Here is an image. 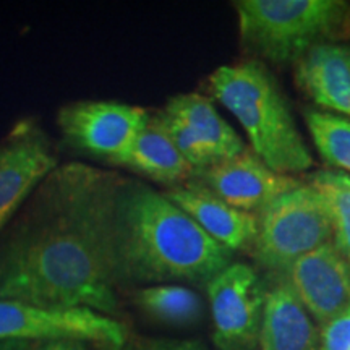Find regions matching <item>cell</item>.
Here are the masks:
<instances>
[{"instance_id":"obj_1","label":"cell","mask_w":350,"mask_h":350,"mask_svg":"<svg viewBox=\"0 0 350 350\" xmlns=\"http://www.w3.org/2000/svg\"><path fill=\"white\" fill-rule=\"evenodd\" d=\"M125 178L59 164L0 232V300L119 313L112 227Z\"/></svg>"},{"instance_id":"obj_2","label":"cell","mask_w":350,"mask_h":350,"mask_svg":"<svg viewBox=\"0 0 350 350\" xmlns=\"http://www.w3.org/2000/svg\"><path fill=\"white\" fill-rule=\"evenodd\" d=\"M112 261L117 284H208L230 265L232 252L164 191L125 178L113 214Z\"/></svg>"},{"instance_id":"obj_3","label":"cell","mask_w":350,"mask_h":350,"mask_svg":"<svg viewBox=\"0 0 350 350\" xmlns=\"http://www.w3.org/2000/svg\"><path fill=\"white\" fill-rule=\"evenodd\" d=\"M208 90L243 126L252 151L269 169L291 175L312 167L313 157L265 64L243 60L217 67L208 78Z\"/></svg>"},{"instance_id":"obj_4","label":"cell","mask_w":350,"mask_h":350,"mask_svg":"<svg viewBox=\"0 0 350 350\" xmlns=\"http://www.w3.org/2000/svg\"><path fill=\"white\" fill-rule=\"evenodd\" d=\"M242 46L273 64H295L325 42L350 39L349 0H239Z\"/></svg>"},{"instance_id":"obj_5","label":"cell","mask_w":350,"mask_h":350,"mask_svg":"<svg viewBox=\"0 0 350 350\" xmlns=\"http://www.w3.org/2000/svg\"><path fill=\"white\" fill-rule=\"evenodd\" d=\"M253 258L261 269L284 275L297 260L332 240L327 206L312 185L300 183L256 216Z\"/></svg>"},{"instance_id":"obj_6","label":"cell","mask_w":350,"mask_h":350,"mask_svg":"<svg viewBox=\"0 0 350 350\" xmlns=\"http://www.w3.org/2000/svg\"><path fill=\"white\" fill-rule=\"evenodd\" d=\"M77 339L100 347L122 349L126 327L116 318L90 308L42 306L18 300H0V342H47Z\"/></svg>"},{"instance_id":"obj_7","label":"cell","mask_w":350,"mask_h":350,"mask_svg":"<svg viewBox=\"0 0 350 350\" xmlns=\"http://www.w3.org/2000/svg\"><path fill=\"white\" fill-rule=\"evenodd\" d=\"M146 109L119 100H75L57 112L64 143L81 154L116 163L146 124Z\"/></svg>"},{"instance_id":"obj_8","label":"cell","mask_w":350,"mask_h":350,"mask_svg":"<svg viewBox=\"0 0 350 350\" xmlns=\"http://www.w3.org/2000/svg\"><path fill=\"white\" fill-rule=\"evenodd\" d=\"M159 113L177 150L195 172L245 151L242 138L219 116L206 96L177 94L167 100Z\"/></svg>"},{"instance_id":"obj_9","label":"cell","mask_w":350,"mask_h":350,"mask_svg":"<svg viewBox=\"0 0 350 350\" xmlns=\"http://www.w3.org/2000/svg\"><path fill=\"white\" fill-rule=\"evenodd\" d=\"M214 325V342L221 350H252L260 339L266 288L256 271L230 262L206 284Z\"/></svg>"},{"instance_id":"obj_10","label":"cell","mask_w":350,"mask_h":350,"mask_svg":"<svg viewBox=\"0 0 350 350\" xmlns=\"http://www.w3.org/2000/svg\"><path fill=\"white\" fill-rule=\"evenodd\" d=\"M54 143L36 119H21L0 138V232L54 170Z\"/></svg>"},{"instance_id":"obj_11","label":"cell","mask_w":350,"mask_h":350,"mask_svg":"<svg viewBox=\"0 0 350 350\" xmlns=\"http://www.w3.org/2000/svg\"><path fill=\"white\" fill-rule=\"evenodd\" d=\"M195 180L230 206L250 214H260L279 196L300 185L291 175L274 172L248 150L200 170Z\"/></svg>"},{"instance_id":"obj_12","label":"cell","mask_w":350,"mask_h":350,"mask_svg":"<svg viewBox=\"0 0 350 350\" xmlns=\"http://www.w3.org/2000/svg\"><path fill=\"white\" fill-rule=\"evenodd\" d=\"M287 281L321 326L350 308V266L332 240L297 260Z\"/></svg>"},{"instance_id":"obj_13","label":"cell","mask_w":350,"mask_h":350,"mask_svg":"<svg viewBox=\"0 0 350 350\" xmlns=\"http://www.w3.org/2000/svg\"><path fill=\"white\" fill-rule=\"evenodd\" d=\"M164 193L193 219L209 237L229 252L252 248L255 243L258 232L255 214L230 206L200 182H187Z\"/></svg>"},{"instance_id":"obj_14","label":"cell","mask_w":350,"mask_h":350,"mask_svg":"<svg viewBox=\"0 0 350 350\" xmlns=\"http://www.w3.org/2000/svg\"><path fill=\"white\" fill-rule=\"evenodd\" d=\"M294 67L297 86L319 107L350 117V44H318Z\"/></svg>"},{"instance_id":"obj_15","label":"cell","mask_w":350,"mask_h":350,"mask_svg":"<svg viewBox=\"0 0 350 350\" xmlns=\"http://www.w3.org/2000/svg\"><path fill=\"white\" fill-rule=\"evenodd\" d=\"M113 165L125 167L172 188L183 185L196 175L195 169L175 146L159 112L150 113L129 151Z\"/></svg>"},{"instance_id":"obj_16","label":"cell","mask_w":350,"mask_h":350,"mask_svg":"<svg viewBox=\"0 0 350 350\" xmlns=\"http://www.w3.org/2000/svg\"><path fill=\"white\" fill-rule=\"evenodd\" d=\"M319 336L288 281L266 291L260 327L261 350H317Z\"/></svg>"},{"instance_id":"obj_17","label":"cell","mask_w":350,"mask_h":350,"mask_svg":"<svg viewBox=\"0 0 350 350\" xmlns=\"http://www.w3.org/2000/svg\"><path fill=\"white\" fill-rule=\"evenodd\" d=\"M135 301L144 313L167 325L185 326L198 321L203 304L191 288L175 284H156L139 288Z\"/></svg>"},{"instance_id":"obj_18","label":"cell","mask_w":350,"mask_h":350,"mask_svg":"<svg viewBox=\"0 0 350 350\" xmlns=\"http://www.w3.org/2000/svg\"><path fill=\"white\" fill-rule=\"evenodd\" d=\"M310 185L325 200L332 226V242L350 266V175L340 170H318Z\"/></svg>"},{"instance_id":"obj_19","label":"cell","mask_w":350,"mask_h":350,"mask_svg":"<svg viewBox=\"0 0 350 350\" xmlns=\"http://www.w3.org/2000/svg\"><path fill=\"white\" fill-rule=\"evenodd\" d=\"M305 124L326 164L350 175V119L308 109Z\"/></svg>"},{"instance_id":"obj_20","label":"cell","mask_w":350,"mask_h":350,"mask_svg":"<svg viewBox=\"0 0 350 350\" xmlns=\"http://www.w3.org/2000/svg\"><path fill=\"white\" fill-rule=\"evenodd\" d=\"M321 350H350V308L321 326Z\"/></svg>"},{"instance_id":"obj_21","label":"cell","mask_w":350,"mask_h":350,"mask_svg":"<svg viewBox=\"0 0 350 350\" xmlns=\"http://www.w3.org/2000/svg\"><path fill=\"white\" fill-rule=\"evenodd\" d=\"M39 350H90L85 340L77 339H57L47 340L39 345Z\"/></svg>"},{"instance_id":"obj_22","label":"cell","mask_w":350,"mask_h":350,"mask_svg":"<svg viewBox=\"0 0 350 350\" xmlns=\"http://www.w3.org/2000/svg\"><path fill=\"white\" fill-rule=\"evenodd\" d=\"M117 350H196L193 345H169L157 342H126Z\"/></svg>"},{"instance_id":"obj_23","label":"cell","mask_w":350,"mask_h":350,"mask_svg":"<svg viewBox=\"0 0 350 350\" xmlns=\"http://www.w3.org/2000/svg\"><path fill=\"white\" fill-rule=\"evenodd\" d=\"M39 342H26V340H2L0 350H39Z\"/></svg>"},{"instance_id":"obj_24","label":"cell","mask_w":350,"mask_h":350,"mask_svg":"<svg viewBox=\"0 0 350 350\" xmlns=\"http://www.w3.org/2000/svg\"><path fill=\"white\" fill-rule=\"evenodd\" d=\"M98 350H117L113 347H104V345H100V347H98Z\"/></svg>"}]
</instances>
